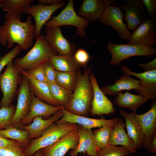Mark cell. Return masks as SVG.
I'll use <instances>...</instances> for the list:
<instances>
[{
    "mask_svg": "<svg viewBox=\"0 0 156 156\" xmlns=\"http://www.w3.org/2000/svg\"><path fill=\"white\" fill-rule=\"evenodd\" d=\"M118 7L125 12L129 30L134 31L146 19V10L142 0H123Z\"/></svg>",
    "mask_w": 156,
    "mask_h": 156,
    "instance_id": "11",
    "label": "cell"
},
{
    "mask_svg": "<svg viewBox=\"0 0 156 156\" xmlns=\"http://www.w3.org/2000/svg\"><path fill=\"white\" fill-rule=\"evenodd\" d=\"M66 3L49 5L38 3L30 6L25 13L32 17L35 21L34 38L41 35V31L44 25L48 21L52 14L57 9L63 7Z\"/></svg>",
    "mask_w": 156,
    "mask_h": 156,
    "instance_id": "15",
    "label": "cell"
},
{
    "mask_svg": "<svg viewBox=\"0 0 156 156\" xmlns=\"http://www.w3.org/2000/svg\"><path fill=\"white\" fill-rule=\"evenodd\" d=\"M145 6L146 11L149 14L150 18L156 19V0H142Z\"/></svg>",
    "mask_w": 156,
    "mask_h": 156,
    "instance_id": "41",
    "label": "cell"
},
{
    "mask_svg": "<svg viewBox=\"0 0 156 156\" xmlns=\"http://www.w3.org/2000/svg\"><path fill=\"white\" fill-rule=\"evenodd\" d=\"M138 65L143 68L145 71L156 70V59L146 63L138 64Z\"/></svg>",
    "mask_w": 156,
    "mask_h": 156,
    "instance_id": "43",
    "label": "cell"
},
{
    "mask_svg": "<svg viewBox=\"0 0 156 156\" xmlns=\"http://www.w3.org/2000/svg\"><path fill=\"white\" fill-rule=\"evenodd\" d=\"M64 108L48 104L34 96L31 102L29 111L21 121V125H29L36 117L38 116L49 117Z\"/></svg>",
    "mask_w": 156,
    "mask_h": 156,
    "instance_id": "18",
    "label": "cell"
},
{
    "mask_svg": "<svg viewBox=\"0 0 156 156\" xmlns=\"http://www.w3.org/2000/svg\"><path fill=\"white\" fill-rule=\"evenodd\" d=\"M22 144L16 141L4 138L0 136V147L18 150H22Z\"/></svg>",
    "mask_w": 156,
    "mask_h": 156,
    "instance_id": "38",
    "label": "cell"
},
{
    "mask_svg": "<svg viewBox=\"0 0 156 156\" xmlns=\"http://www.w3.org/2000/svg\"><path fill=\"white\" fill-rule=\"evenodd\" d=\"M119 113L125 119V127L127 134L134 142L135 149L142 148L144 145V134L135 113H129L124 110H120Z\"/></svg>",
    "mask_w": 156,
    "mask_h": 156,
    "instance_id": "19",
    "label": "cell"
},
{
    "mask_svg": "<svg viewBox=\"0 0 156 156\" xmlns=\"http://www.w3.org/2000/svg\"><path fill=\"white\" fill-rule=\"evenodd\" d=\"M78 71L62 72L56 71L55 83L73 92L76 87Z\"/></svg>",
    "mask_w": 156,
    "mask_h": 156,
    "instance_id": "31",
    "label": "cell"
},
{
    "mask_svg": "<svg viewBox=\"0 0 156 156\" xmlns=\"http://www.w3.org/2000/svg\"><path fill=\"white\" fill-rule=\"evenodd\" d=\"M28 132L24 130H21L12 126L5 129L0 130V136L6 139L16 141L21 144L27 142Z\"/></svg>",
    "mask_w": 156,
    "mask_h": 156,
    "instance_id": "33",
    "label": "cell"
},
{
    "mask_svg": "<svg viewBox=\"0 0 156 156\" xmlns=\"http://www.w3.org/2000/svg\"><path fill=\"white\" fill-rule=\"evenodd\" d=\"M61 118L55 122L59 124L69 122L76 124L85 128L91 129L96 127H101L105 126H114L118 121L119 117L107 119L104 118L95 119L73 114L64 108Z\"/></svg>",
    "mask_w": 156,
    "mask_h": 156,
    "instance_id": "16",
    "label": "cell"
},
{
    "mask_svg": "<svg viewBox=\"0 0 156 156\" xmlns=\"http://www.w3.org/2000/svg\"><path fill=\"white\" fill-rule=\"evenodd\" d=\"M125 127V123L119 118L112 130L110 144L116 146L121 145L127 148L131 153H135L136 150L134 142L126 133Z\"/></svg>",
    "mask_w": 156,
    "mask_h": 156,
    "instance_id": "25",
    "label": "cell"
},
{
    "mask_svg": "<svg viewBox=\"0 0 156 156\" xmlns=\"http://www.w3.org/2000/svg\"><path fill=\"white\" fill-rule=\"evenodd\" d=\"M34 0H0V7L8 13L21 16Z\"/></svg>",
    "mask_w": 156,
    "mask_h": 156,
    "instance_id": "29",
    "label": "cell"
},
{
    "mask_svg": "<svg viewBox=\"0 0 156 156\" xmlns=\"http://www.w3.org/2000/svg\"><path fill=\"white\" fill-rule=\"evenodd\" d=\"M44 69L47 83H55L56 70L50 61L44 64Z\"/></svg>",
    "mask_w": 156,
    "mask_h": 156,
    "instance_id": "39",
    "label": "cell"
},
{
    "mask_svg": "<svg viewBox=\"0 0 156 156\" xmlns=\"http://www.w3.org/2000/svg\"><path fill=\"white\" fill-rule=\"evenodd\" d=\"M6 66L5 71L0 75V88L3 94L0 101V108L12 105L22 75L21 70L14 65L13 60L9 62Z\"/></svg>",
    "mask_w": 156,
    "mask_h": 156,
    "instance_id": "5",
    "label": "cell"
},
{
    "mask_svg": "<svg viewBox=\"0 0 156 156\" xmlns=\"http://www.w3.org/2000/svg\"><path fill=\"white\" fill-rule=\"evenodd\" d=\"M73 57L78 63L83 66L87 64L90 59V56L88 52L82 49H77Z\"/></svg>",
    "mask_w": 156,
    "mask_h": 156,
    "instance_id": "40",
    "label": "cell"
},
{
    "mask_svg": "<svg viewBox=\"0 0 156 156\" xmlns=\"http://www.w3.org/2000/svg\"><path fill=\"white\" fill-rule=\"evenodd\" d=\"M5 21L0 25V44L11 49L17 43L21 50H27L33 45L35 26L32 18L28 16L25 22L20 16L10 13L4 16Z\"/></svg>",
    "mask_w": 156,
    "mask_h": 156,
    "instance_id": "1",
    "label": "cell"
},
{
    "mask_svg": "<svg viewBox=\"0 0 156 156\" xmlns=\"http://www.w3.org/2000/svg\"><path fill=\"white\" fill-rule=\"evenodd\" d=\"M123 17L122 9L118 6H110L106 7L98 21L102 24L113 28L120 38L128 41L131 37L132 33L129 31L124 23Z\"/></svg>",
    "mask_w": 156,
    "mask_h": 156,
    "instance_id": "9",
    "label": "cell"
},
{
    "mask_svg": "<svg viewBox=\"0 0 156 156\" xmlns=\"http://www.w3.org/2000/svg\"><path fill=\"white\" fill-rule=\"evenodd\" d=\"M106 7L110 6H115L118 4V1L114 0H104Z\"/></svg>",
    "mask_w": 156,
    "mask_h": 156,
    "instance_id": "46",
    "label": "cell"
},
{
    "mask_svg": "<svg viewBox=\"0 0 156 156\" xmlns=\"http://www.w3.org/2000/svg\"><path fill=\"white\" fill-rule=\"evenodd\" d=\"M79 140L76 148L70 151V156H78L79 153H86L88 156H97L98 150L91 129L79 125L78 128Z\"/></svg>",
    "mask_w": 156,
    "mask_h": 156,
    "instance_id": "20",
    "label": "cell"
},
{
    "mask_svg": "<svg viewBox=\"0 0 156 156\" xmlns=\"http://www.w3.org/2000/svg\"><path fill=\"white\" fill-rule=\"evenodd\" d=\"M92 66L86 68L82 73L78 71V78L71 100L65 109L75 115L87 117L90 112L93 98V88L90 75Z\"/></svg>",
    "mask_w": 156,
    "mask_h": 156,
    "instance_id": "2",
    "label": "cell"
},
{
    "mask_svg": "<svg viewBox=\"0 0 156 156\" xmlns=\"http://www.w3.org/2000/svg\"><path fill=\"white\" fill-rule=\"evenodd\" d=\"M37 152L34 156H44L43 151L40 150Z\"/></svg>",
    "mask_w": 156,
    "mask_h": 156,
    "instance_id": "47",
    "label": "cell"
},
{
    "mask_svg": "<svg viewBox=\"0 0 156 156\" xmlns=\"http://www.w3.org/2000/svg\"><path fill=\"white\" fill-rule=\"evenodd\" d=\"M26 71L36 80L47 83L44 71V64Z\"/></svg>",
    "mask_w": 156,
    "mask_h": 156,
    "instance_id": "37",
    "label": "cell"
},
{
    "mask_svg": "<svg viewBox=\"0 0 156 156\" xmlns=\"http://www.w3.org/2000/svg\"><path fill=\"white\" fill-rule=\"evenodd\" d=\"M30 50L24 56L16 59L14 64L20 70L28 71L50 61L58 53L49 45L45 36L40 35Z\"/></svg>",
    "mask_w": 156,
    "mask_h": 156,
    "instance_id": "3",
    "label": "cell"
},
{
    "mask_svg": "<svg viewBox=\"0 0 156 156\" xmlns=\"http://www.w3.org/2000/svg\"><path fill=\"white\" fill-rule=\"evenodd\" d=\"M22 50L20 46L17 44L8 53L0 57V75L1 71L8 63L17 56Z\"/></svg>",
    "mask_w": 156,
    "mask_h": 156,
    "instance_id": "36",
    "label": "cell"
},
{
    "mask_svg": "<svg viewBox=\"0 0 156 156\" xmlns=\"http://www.w3.org/2000/svg\"><path fill=\"white\" fill-rule=\"evenodd\" d=\"M64 0H38L39 4L49 5L59 4L64 2Z\"/></svg>",
    "mask_w": 156,
    "mask_h": 156,
    "instance_id": "45",
    "label": "cell"
},
{
    "mask_svg": "<svg viewBox=\"0 0 156 156\" xmlns=\"http://www.w3.org/2000/svg\"><path fill=\"white\" fill-rule=\"evenodd\" d=\"M45 32L48 44L59 55H73L76 46L66 38L60 27H46Z\"/></svg>",
    "mask_w": 156,
    "mask_h": 156,
    "instance_id": "14",
    "label": "cell"
},
{
    "mask_svg": "<svg viewBox=\"0 0 156 156\" xmlns=\"http://www.w3.org/2000/svg\"><path fill=\"white\" fill-rule=\"evenodd\" d=\"M108 50L112 54L110 64L116 66L131 57L140 56L151 57L156 54V49L153 47L139 45L115 44L109 42Z\"/></svg>",
    "mask_w": 156,
    "mask_h": 156,
    "instance_id": "6",
    "label": "cell"
},
{
    "mask_svg": "<svg viewBox=\"0 0 156 156\" xmlns=\"http://www.w3.org/2000/svg\"><path fill=\"white\" fill-rule=\"evenodd\" d=\"M79 125L69 122L53 123L42 133L39 137L33 140L25 150L27 156H31L35 152L53 144L68 133L77 129Z\"/></svg>",
    "mask_w": 156,
    "mask_h": 156,
    "instance_id": "4",
    "label": "cell"
},
{
    "mask_svg": "<svg viewBox=\"0 0 156 156\" xmlns=\"http://www.w3.org/2000/svg\"><path fill=\"white\" fill-rule=\"evenodd\" d=\"M140 84V80L132 78L130 76L124 74L113 84L103 86L101 88L105 95H115L122 90H135L139 88Z\"/></svg>",
    "mask_w": 156,
    "mask_h": 156,
    "instance_id": "26",
    "label": "cell"
},
{
    "mask_svg": "<svg viewBox=\"0 0 156 156\" xmlns=\"http://www.w3.org/2000/svg\"><path fill=\"white\" fill-rule=\"evenodd\" d=\"M81 156H87L86 155H82Z\"/></svg>",
    "mask_w": 156,
    "mask_h": 156,
    "instance_id": "48",
    "label": "cell"
},
{
    "mask_svg": "<svg viewBox=\"0 0 156 156\" xmlns=\"http://www.w3.org/2000/svg\"><path fill=\"white\" fill-rule=\"evenodd\" d=\"M105 8L104 0H84L77 14L88 22H95L98 20Z\"/></svg>",
    "mask_w": 156,
    "mask_h": 156,
    "instance_id": "22",
    "label": "cell"
},
{
    "mask_svg": "<svg viewBox=\"0 0 156 156\" xmlns=\"http://www.w3.org/2000/svg\"><path fill=\"white\" fill-rule=\"evenodd\" d=\"M148 100L139 95L134 94L128 92H119L114 100L115 104L120 108L130 109L132 113H136L138 109Z\"/></svg>",
    "mask_w": 156,
    "mask_h": 156,
    "instance_id": "27",
    "label": "cell"
},
{
    "mask_svg": "<svg viewBox=\"0 0 156 156\" xmlns=\"http://www.w3.org/2000/svg\"><path fill=\"white\" fill-rule=\"evenodd\" d=\"M147 150L152 153L156 152V130L151 138Z\"/></svg>",
    "mask_w": 156,
    "mask_h": 156,
    "instance_id": "44",
    "label": "cell"
},
{
    "mask_svg": "<svg viewBox=\"0 0 156 156\" xmlns=\"http://www.w3.org/2000/svg\"><path fill=\"white\" fill-rule=\"evenodd\" d=\"M16 107H3L0 109V130L3 129L11 126V120L14 114Z\"/></svg>",
    "mask_w": 156,
    "mask_h": 156,
    "instance_id": "35",
    "label": "cell"
},
{
    "mask_svg": "<svg viewBox=\"0 0 156 156\" xmlns=\"http://www.w3.org/2000/svg\"></svg>",
    "mask_w": 156,
    "mask_h": 156,
    "instance_id": "49",
    "label": "cell"
},
{
    "mask_svg": "<svg viewBox=\"0 0 156 156\" xmlns=\"http://www.w3.org/2000/svg\"><path fill=\"white\" fill-rule=\"evenodd\" d=\"M22 75L17 91L16 110L11 120V126L17 128L21 127V121L28 113L31 102L34 96L27 78Z\"/></svg>",
    "mask_w": 156,
    "mask_h": 156,
    "instance_id": "8",
    "label": "cell"
},
{
    "mask_svg": "<svg viewBox=\"0 0 156 156\" xmlns=\"http://www.w3.org/2000/svg\"><path fill=\"white\" fill-rule=\"evenodd\" d=\"M47 83L53 98L60 106L65 108L71 100L73 92L55 83Z\"/></svg>",
    "mask_w": 156,
    "mask_h": 156,
    "instance_id": "30",
    "label": "cell"
},
{
    "mask_svg": "<svg viewBox=\"0 0 156 156\" xmlns=\"http://www.w3.org/2000/svg\"><path fill=\"white\" fill-rule=\"evenodd\" d=\"M114 127L104 126L93 132V139L98 151L110 144L111 135Z\"/></svg>",
    "mask_w": 156,
    "mask_h": 156,
    "instance_id": "32",
    "label": "cell"
},
{
    "mask_svg": "<svg viewBox=\"0 0 156 156\" xmlns=\"http://www.w3.org/2000/svg\"><path fill=\"white\" fill-rule=\"evenodd\" d=\"M121 69L124 74L135 76L140 79L139 88L135 90L140 95L153 101L156 100V70L137 73L124 65Z\"/></svg>",
    "mask_w": 156,
    "mask_h": 156,
    "instance_id": "10",
    "label": "cell"
},
{
    "mask_svg": "<svg viewBox=\"0 0 156 156\" xmlns=\"http://www.w3.org/2000/svg\"><path fill=\"white\" fill-rule=\"evenodd\" d=\"M90 79L92 85L93 95L90 112L93 115H109L115 112L113 103L106 96L99 87L96 79L92 71Z\"/></svg>",
    "mask_w": 156,
    "mask_h": 156,
    "instance_id": "12",
    "label": "cell"
},
{
    "mask_svg": "<svg viewBox=\"0 0 156 156\" xmlns=\"http://www.w3.org/2000/svg\"><path fill=\"white\" fill-rule=\"evenodd\" d=\"M89 22L79 16L75 12L74 1L69 0L62 12L57 15L53 16L50 21L45 24L46 27H59L63 25H70L76 27V34L81 37L86 35V28Z\"/></svg>",
    "mask_w": 156,
    "mask_h": 156,
    "instance_id": "7",
    "label": "cell"
},
{
    "mask_svg": "<svg viewBox=\"0 0 156 156\" xmlns=\"http://www.w3.org/2000/svg\"><path fill=\"white\" fill-rule=\"evenodd\" d=\"M0 156H27L22 151L0 147Z\"/></svg>",
    "mask_w": 156,
    "mask_h": 156,
    "instance_id": "42",
    "label": "cell"
},
{
    "mask_svg": "<svg viewBox=\"0 0 156 156\" xmlns=\"http://www.w3.org/2000/svg\"><path fill=\"white\" fill-rule=\"evenodd\" d=\"M50 62L57 71H78L83 66L76 62L73 55L66 56L57 55L53 57Z\"/></svg>",
    "mask_w": 156,
    "mask_h": 156,
    "instance_id": "28",
    "label": "cell"
},
{
    "mask_svg": "<svg viewBox=\"0 0 156 156\" xmlns=\"http://www.w3.org/2000/svg\"><path fill=\"white\" fill-rule=\"evenodd\" d=\"M63 109L57 112L47 119H43L42 116H38L35 118L29 125H22L21 127L23 130L28 132V139L36 138L40 136L44 130L61 118L63 114Z\"/></svg>",
    "mask_w": 156,
    "mask_h": 156,
    "instance_id": "23",
    "label": "cell"
},
{
    "mask_svg": "<svg viewBox=\"0 0 156 156\" xmlns=\"http://www.w3.org/2000/svg\"><path fill=\"white\" fill-rule=\"evenodd\" d=\"M131 153L123 146H116L110 144L98 150L97 156H125Z\"/></svg>",
    "mask_w": 156,
    "mask_h": 156,
    "instance_id": "34",
    "label": "cell"
},
{
    "mask_svg": "<svg viewBox=\"0 0 156 156\" xmlns=\"http://www.w3.org/2000/svg\"><path fill=\"white\" fill-rule=\"evenodd\" d=\"M128 44L153 47L156 44V25L155 20L146 19L132 33Z\"/></svg>",
    "mask_w": 156,
    "mask_h": 156,
    "instance_id": "13",
    "label": "cell"
},
{
    "mask_svg": "<svg viewBox=\"0 0 156 156\" xmlns=\"http://www.w3.org/2000/svg\"><path fill=\"white\" fill-rule=\"evenodd\" d=\"M78 128L68 133L52 144L44 148V156H64L69 150H74L79 142Z\"/></svg>",
    "mask_w": 156,
    "mask_h": 156,
    "instance_id": "17",
    "label": "cell"
},
{
    "mask_svg": "<svg viewBox=\"0 0 156 156\" xmlns=\"http://www.w3.org/2000/svg\"><path fill=\"white\" fill-rule=\"evenodd\" d=\"M135 115L138 120L144 134V145L148 149L152 135L156 130V100L153 101L150 109L146 112Z\"/></svg>",
    "mask_w": 156,
    "mask_h": 156,
    "instance_id": "21",
    "label": "cell"
},
{
    "mask_svg": "<svg viewBox=\"0 0 156 156\" xmlns=\"http://www.w3.org/2000/svg\"><path fill=\"white\" fill-rule=\"evenodd\" d=\"M21 70L22 75L27 78L30 87L35 96L49 104L60 106L52 96L47 83L36 80L25 70Z\"/></svg>",
    "mask_w": 156,
    "mask_h": 156,
    "instance_id": "24",
    "label": "cell"
}]
</instances>
